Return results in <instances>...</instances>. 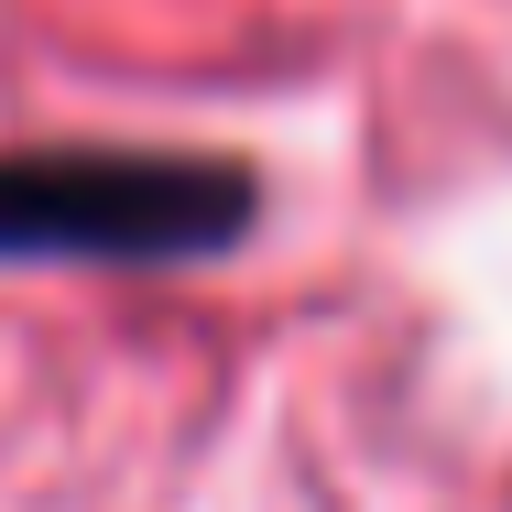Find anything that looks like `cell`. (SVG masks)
<instances>
[{
	"mask_svg": "<svg viewBox=\"0 0 512 512\" xmlns=\"http://www.w3.org/2000/svg\"><path fill=\"white\" fill-rule=\"evenodd\" d=\"M251 175L218 153H0V262H207L251 229Z\"/></svg>",
	"mask_w": 512,
	"mask_h": 512,
	"instance_id": "6da1fadb",
	"label": "cell"
}]
</instances>
